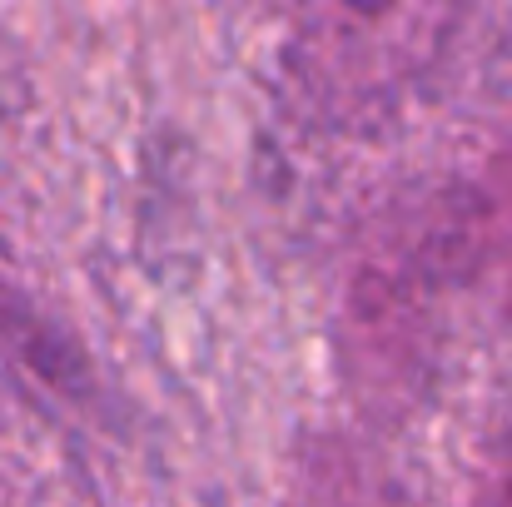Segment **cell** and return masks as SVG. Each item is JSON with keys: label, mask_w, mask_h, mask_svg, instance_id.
<instances>
[{"label": "cell", "mask_w": 512, "mask_h": 507, "mask_svg": "<svg viewBox=\"0 0 512 507\" xmlns=\"http://www.w3.org/2000/svg\"><path fill=\"white\" fill-rule=\"evenodd\" d=\"M448 10L428 5H329L304 10L284 60L324 110H368L403 90L438 50Z\"/></svg>", "instance_id": "1"}, {"label": "cell", "mask_w": 512, "mask_h": 507, "mask_svg": "<svg viewBox=\"0 0 512 507\" xmlns=\"http://www.w3.org/2000/svg\"><path fill=\"white\" fill-rule=\"evenodd\" d=\"M468 507H512V443L498 453V463L478 478Z\"/></svg>", "instance_id": "3"}, {"label": "cell", "mask_w": 512, "mask_h": 507, "mask_svg": "<svg viewBox=\"0 0 512 507\" xmlns=\"http://www.w3.org/2000/svg\"><path fill=\"white\" fill-rule=\"evenodd\" d=\"M35 319H40V314H30L15 294H0V329H5V338L20 343L25 363H30L45 383L80 393V388H85V363H80V353L55 334V329H45V324H35Z\"/></svg>", "instance_id": "2"}]
</instances>
